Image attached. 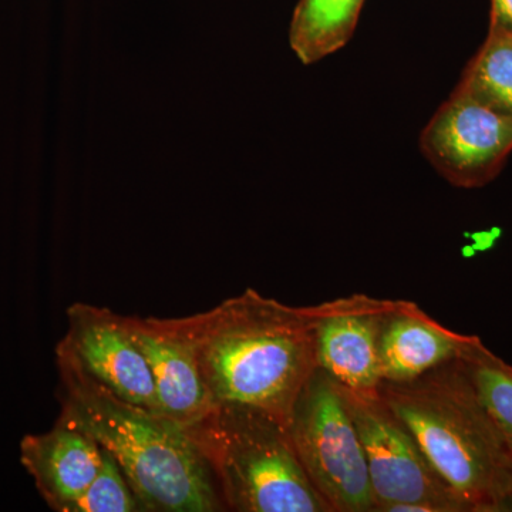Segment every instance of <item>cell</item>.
Segmentation results:
<instances>
[{"label": "cell", "instance_id": "obj_4", "mask_svg": "<svg viewBox=\"0 0 512 512\" xmlns=\"http://www.w3.org/2000/svg\"><path fill=\"white\" fill-rule=\"evenodd\" d=\"M225 507L238 512H332L303 470L288 427L271 414L217 404L185 427Z\"/></svg>", "mask_w": 512, "mask_h": 512}, {"label": "cell", "instance_id": "obj_17", "mask_svg": "<svg viewBox=\"0 0 512 512\" xmlns=\"http://www.w3.org/2000/svg\"><path fill=\"white\" fill-rule=\"evenodd\" d=\"M488 36L512 37V0H491Z\"/></svg>", "mask_w": 512, "mask_h": 512}, {"label": "cell", "instance_id": "obj_15", "mask_svg": "<svg viewBox=\"0 0 512 512\" xmlns=\"http://www.w3.org/2000/svg\"><path fill=\"white\" fill-rule=\"evenodd\" d=\"M460 360L512 451V366L476 335Z\"/></svg>", "mask_w": 512, "mask_h": 512}, {"label": "cell", "instance_id": "obj_7", "mask_svg": "<svg viewBox=\"0 0 512 512\" xmlns=\"http://www.w3.org/2000/svg\"><path fill=\"white\" fill-rule=\"evenodd\" d=\"M420 148L454 187H484L511 156L512 117L454 90L421 133Z\"/></svg>", "mask_w": 512, "mask_h": 512}, {"label": "cell", "instance_id": "obj_5", "mask_svg": "<svg viewBox=\"0 0 512 512\" xmlns=\"http://www.w3.org/2000/svg\"><path fill=\"white\" fill-rule=\"evenodd\" d=\"M306 476L332 512H375L359 431L342 390L322 369L303 387L288 423Z\"/></svg>", "mask_w": 512, "mask_h": 512}, {"label": "cell", "instance_id": "obj_9", "mask_svg": "<svg viewBox=\"0 0 512 512\" xmlns=\"http://www.w3.org/2000/svg\"><path fill=\"white\" fill-rule=\"evenodd\" d=\"M393 302L355 293L311 306L318 367L343 389L380 392V335Z\"/></svg>", "mask_w": 512, "mask_h": 512}, {"label": "cell", "instance_id": "obj_1", "mask_svg": "<svg viewBox=\"0 0 512 512\" xmlns=\"http://www.w3.org/2000/svg\"><path fill=\"white\" fill-rule=\"evenodd\" d=\"M173 322L194 346L215 403L255 407L288 427L318 369L311 306L285 305L247 289Z\"/></svg>", "mask_w": 512, "mask_h": 512}, {"label": "cell", "instance_id": "obj_3", "mask_svg": "<svg viewBox=\"0 0 512 512\" xmlns=\"http://www.w3.org/2000/svg\"><path fill=\"white\" fill-rule=\"evenodd\" d=\"M379 393L470 512H504L512 451L460 359Z\"/></svg>", "mask_w": 512, "mask_h": 512}, {"label": "cell", "instance_id": "obj_2", "mask_svg": "<svg viewBox=\"0 0 512 512\" xmlns=\"http://www.w3.org/2000/svg\"><path fill=\"white\" fill-rule=\"evenodd\" d=\"M56 357L60 417L87 431L113 454L141 511L224 510L211 468L185 427L123 402L72 360Z\"/></svg>", "mask_w": 512, "mask_h": 512}, {"label": "cell", "instance_id": "obj_8", "mask_svg": "<svg viewBox=\"0 0 512 512\" xmlns=\"http://www.w3.org/2000/svg\"><path fill=\"white\" fill-rule=\"evenodd\" d=\"M67 322L69 329L56 355L72 360L123 402L158 414L153 373L124 316L77 302L67 309Z\"/></svg>", "mask_w": 512, "mask_h": 512}, {"label": "cell", "instance_id": "obj_10", "mask_svg": "<svg viewBox=\"0 0 512 512\" xmlns=\"http://www.w3.org/2000/svg\"><path fill=\"white\" fill-rule=\"evenodd\" d=\"M124 320L153 373L158 414L183 427L204 419L217 403L202 379L190 340L173 319L124 316Z\"/></svg>", "mask_w": 512, "mask_h": 512}, {"label": "cell", "instance_id": "obj_13", "mask_svg": "<svg viewBox=\"0 0 512 512\" xmlns=\"http://www.w3.org/2000/svg\"><path fill=\"white\" fill-rule=\"evenodd\" d=\"M365 0H301L289 40L303 64L320 62L346 46L355 33Z\"/></svg>", "mask_w": 512, "mask_h": 512}, {"label": "cell", "instance_id": "obj_16", "mask_svg": "<svg viewBox=\"0 0 512 512\" xmlns=\"http://www.w3.org/2000/svg\"><path fill=\"white\" fill-rule=\"evenodd\" d=\"M134 511H141V507L133 488L113 454L101 447V464L96 477L66 512Z\"/></svg>", "mask_w": 512, "mask_h": 512}, {"label": "cell", "instance_id": "obj_14", "mask_svg": "<svg viewBox=\"0 0 512 512\" xmlns=\"http://www.w3.org/2000/svg\"><path fill=\"white\" fill-rule=\"evenodd\" d=\"M456 90L512 117V37L487 36Z\"/></svg>", "mask_w": 512, "mask_h": 512}, {"label": "cell", "instance_id": "obj_18", "mask_svg": "<svg viewBox=\"0 0 512 512\" xmlns=\"http://www.w3.org/2000/svg\"><path fill=\"white\" fill-rule=\"evenodd\" d=\"M504 512H512V490L510 495H508L507 503H505Z\"/></svg>", "mask_w": 512, "mask_h": 512}, {"label": "cell", "instance_id": "obj_12", "mask_svg": "<svg viewBox=\"0 0 512 512\" xmlns=\"http://www.w3.org/2000/svg\"><path fill=\"white\" fill-rule=\"evenodd\" d=\"M474 335L441 325L414 302L394 301L380 335L383 383H407L460 359Z\"/></svg>", "mask_w": 512, "mask_h": 512}, {"label": "cell", "instance_id": "obj_11", "mask_svg": "<svg viewBox=\"0 0 512 512\" xmlns=\"http://www.w3.org/2000/svg\"><path fill=\"white\" fill-rule=\"evenodd\" d=\"M20 461L46 504L66 512L96 477L101 446L87 431L59 417L46 433L22 440Z\"/></svg>", "mask_w": 512, "mask_h": 512}, {"label": "cell", "instance_id": "obj_6", "mask_svg": "<svg viewBox=\"0 0 512 512\" xmlns=\"http://www.w3.org/2000/svg\"><path fill=\"white\" fill-rule=\"evenodd\" d=\"M340 390L365 448L375 512H470L380 393Z\"/></svg>", "mask_w": 512, "mask_h": 512}]
</instances>
